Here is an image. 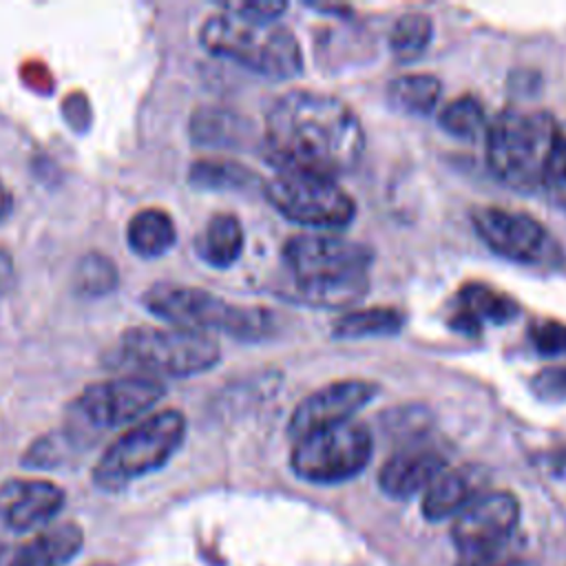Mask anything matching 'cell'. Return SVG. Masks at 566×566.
I'll return each instance as SVG.
<instances>
[{"label":"cell","instance_id":"9c48e42d","mask_svg":"<svg viewBox=\"0 0 566 566\" xmlns=\"http://www.w3.org/2000/svg\"><path fill=\"white\" fill-rule=\"evenodd\" d=\"M263 195L285 219L305 228H345L356 214L354 199L336 179L310 172L276 170L263 184Z\"/></svg>","mask_w":566,"mask_h":566},{"label":"cell","instance_id":"5b68a950","mask_svg":"<svg viewBox=\"0 0 566 566\" xmlns=\"http://www.w3.org/2000/svg\"><path fill=\"white\" fill-rule=\"evenodd\" d=\"M186 438V418L177 409H164L126 429L97 460L93 482L104 491H119L161 469Z\"/></svg>","mask_w":566,"mask_h":566},{"label":"cell","instance_id":"52a82bcc","mask_svg":"<svg viewBox=\"0 0 566 566\" xmlns=\"http://www.w3.org/2000/svg\"><path fill=\"white\" fill-rule=\"evenodd\" d=\"M117 356L144 371V376L186 378L212 369L221 358V349L206 332L137 325L122 334Z\"/></svg>","mask_w":566,"mask_h":566},{"label":"cell","instance_id":"44dd1931","mask_svg":"<svg viewBox=\"0 0 566 566\" xmlns=\"http://www.w3.org/2000/svg\"><path fill=\"white\" fill-rule=\"evenodd\" d=\"M442 93V84L438 77L429 73H409L394 77L387 86L389 102L411 115H429L433 113Z\"/></svg>","mask_w":566,"mask_h":566},{"label":"cell","instance_id":"f1b7e54d","mask_svg":"<svg viewBox=\"0 0 566 566\" xmlns=\"http://www.w3.org/2000/svg\"><path fill=\"white\" fill-rule=\"evenodd\" d=\"M517 559H520L517 548H513V539H511L500 546L462 553L455 566H515Z\"/></svg>","mask_w":566,"mask_h":566},{"label":"cell","instance_id":"3957f363","mask_svg":"<svg viewBox=\"0 0 566 566\" xmlns=\"http://www.w3.org/2000/svg\"><path fill=\"white\" fill-rule=\"evenodd\" d=\"M562 130L548 111L506 108L486 126V161L511 188L544 186Z\"/></svg>","mask_w":566,"mask_h":566},{"label":"cell","instance_id":"8992f818","mask_svg":"<svg viewBox=\"0 0 566 566\" xmlns=\"http://www.w3.org/2000/svg\"><path fill=\"white\" fill-rule=\"evenodd\" d=\"M144 307L170 323L195 332H226L234 338H259L270 327V314L261 307H239L221 296L179 283H155L142 296Z\"/></svg>","mask_w":566,"mask_h":566},{"label":"cell","instance_id":"5bb4252c","mask_svg":"<svg viewBox=\"0 0 566 566\" xmlns=\"http://www.w3.org/2000/svg\"><path fill=\"white\" fill-rule=\"evenodd\" d=\"M64 504V491L49 480L13 478L0 484V517L18 533L53 520Z\"/></svg>","mask_w":566,"mask_h":566},{"label":"cell","instance_id":"277c9868","mask_svg":"<svg viewBox=\"0 0 566 566\" xmlns=\"http://www.w3.org/2000/svg\"><path fill=\"white\" fill-rule=\"evenodd\" d=\"M201 46L270 80H290L303 71V51L294 33L279 22H256L221 11L199 29Z\"/></svg>","mask_w":566,"mask_h":566},{"label":"cell","instance_id":"d590c367","mask_svg":"<svg viewBox=\"0 0 566 566\" xmlns=\"http://www.w3.org/2000/svg\"><path fill=\"white\" fill-rule=\"evenodd\" d=\"M93 566H111V564H104V562H99V564H93Z\"/></svg>","mask_w":566,"mask_h":566},{"label":"cell","instance_id":"484cf974","mask_svg":"<svg viewBox=\"0 0 566 566\" xmlns=\"http://www.w3.org/2000/svg\"><path fill=\"white\" fill-rule=\"evenodd\" d=\"M73 283L84 296H104L117 285V268L108 256L99 252H88L80 259Z\"/></svg>","mask_w":566,"mask_h":566},{"label":"cell","instance_id":"6da1fadb","mask_svg":"<svg viewBox=\"0 0 566 566\" xmlns=\"http://www.w3.org/2000/svg\"><path fill=\"white\" fill-rule=\"evenodd\" d=\"M265 146L279 170L336 179L358 166L365 130L343 99L298 88L268 108Z\"/></svg>","mask_w":566,"mask_h":566},{"label":"cell","instance_id":"d6a6232c","mask_svg":"<svg viewBox=\"0 0 566 566\" xmlns=\"http://www.w3.org/2000/svg\"><path fill=\"white\" fill-rule=\"evenodd\" d=\"M9 566H49V562L44 559V555H42L38 542L33 539V542L24 544V546L15 553V557L11 559Z\"/></svg>","mask_w":566,"mask_h":566},{"label":"cell","instance_id":"ac0fdd59","mask_svg":"<svg viewBox=\"0 0 566 566\" xmlns=\"http://www.w3.org/2000/svg\"><path fill=\"white\" fill-rule=\"evenodd\" d=\"M177 241V228L168 212L159 208H144L135 212L126 226L128 248L144 259L166 254Z\"/></svg>","mask_w":566,"mask_h":566},{"label":"cell","instance_id":"7a4b0ae2","mask_svg":"<svg viewBox=\"0 0 566 566\" xmlns=\"http://www.w3.org/2000/svg\"><path fill=\"white\" fill-rule=\"evenodd\" d=\"M283 259L294 276L296 294L314 307H345L369 290V245L336 234H296L287 239Z\"/></svg>","mask_w":566,"mask_h":566},{"label":"cell","instance_id":"cb8c5ba5","mask_svg":"<svg viewBox=\"0 0 566 566\" xmlns=\"http://www.w3.org/2000/svg\"><path fill=\"white\" fill-rule=\"evenodd\" d=\"M188 179L197 188L208 190H241L256 181V175L241 164L221 159H199L190 166Z\"/></svg>","mask_w":566,"mask_h":566},{"label":"cell","instance_id":"30bf717a","mask_svg":"<svg viewBox=\"0 0 566 566\" xmlns=\"http://www.w3.org/2000/svg\"><path fill=\"white\" fill-rule=\"evenodd\" d=\"M164 394L159 378L130 374L88 385L75 400V409L91 427L115 429L142 418Z\"/></svg>","mask_w":566,"mask_h":566},{"label":"cell","instance_id":"1f68e13d","mask_svg":"<svg viewBox=\"0 0 566 566\" xmlns=\"http://www.w3.org/2000/svg\"><path fill=\"white\" fill-rule=\"evenodd\" d=\"M544 186H551L553 190L566 195V135H562L559 144L555 148V155H553V161H551Z\"/></svg>","mask_w":566,"mask_h":566},{"label":"cell","instance_id":"e0dca14e","mask_svg":"<svg viewBox=\"0 0 566 566\" xmlns=\"http://www.w3.org/2000/svg\"><path fill=\"white\" fill-rule=\"evenodd\" d=\"M190 135L201 146L245 148L252 139V126L232 111L203 106L190 117Z\"/></svg>","mask_w":566,"mask_h":566},{"label":"cell","instance_id":"ba28073f","mask_svg":"<svg viewBox=\"0 0 566 566\" xmlns=\"http://www.w3.org/2000/svg\"><path fill=\"white\" fill-rule=\"evenodd\" d=\"M374 440L365 424L347 420L327 429L312 431L296 440L290 467L314 484H338L358 475L371 460Z\"/></svg>","mask_w":566,"mask_h":566},{"label":"cell","instance_id":"836d02e7","mask_svg":"<svg viewBox=\"0 0 566 566\" xmlns=\"http://www.w3.org/2000/svg\"><path fill=\"white\" fill-rule=\"evenodd\" d=\"M15 281V268H13V259L9 256V252L0 250V296H4Z\"/></svg>","mask_w":566,"mask_h":566},{"label":"cell","instance_id":"603a6c76","mask_svg":"<svg viewBox=\"0 0 566 566\" xmlns=\"http://www.w3.org/2000/svg\"><path fill=\"white\" fill-rule=\"evenodd\" d=\"M433 38V22L427 13L400 15L389 33V49L396 60L413 62L420 57Z\"/></svg>","mask_w":566,"mask_h":566},{"label":"cell","instance_id":"83f0119b","mask_svg":"<svg viewBox=\"0 0 566 566\" xmlns=\"http://www.w3.org/2000/svg\"><path fill=\"white\" fill-rule=\"evenodd\" d=\"M531 340L544 356L566 354V325L559 321H542L531 327Z\"/></svg>","mask_w":566,"mask_h":566},{"label":"cell","instance_id":"8fae6325","mask_svg":"<svg viewBox=\"0 0 566 566\" xmlns=\"http://www.w3.org/2000/svg\"><path fill=\"white\" fill-rule=\"evenodd\" d=\"M471 223L491 252L515 263H539L553 250L546 228L526 212L478 206L471 210Z\"/></svg>","mask_w":566,"mask_h":566},{"label":"cell","instance_id":"4fadbf2b","mask_svg":"<svg viewBox=\"0 0 566 566\" xmlns=\"http://www.w3.org/2000/svg\"><path fill=\"white\" fill-rule=\"evenodd\" d=\"M378 385L363 378H345L321 387L303 398L290 416L287 431L292 438H303L312 431L327 429L352 420V416L374 400Z\"/></svg>","mask_w":566,"mask_h":566},{"label":"cell","instance_id":"7402d4cb","mask_svg":"<svg viewBox=\"0 0 566 566\" xmlns=\"http://www.w3.org/2000/svg\"><path fill=\"white\" fill-rule=\"evenodd\" d=\"M462 310L473 316L478 323H509L520 314V305L504 292L486 283H467L460 292Z\"/></svg>","mask_w":566,"mask_h":566},{"label":"cell","instance_id":"d4e9b609","mask_svg":"<svg viewBox=\"0 0 566 566\" xmlns=\"http://www.w3.org/2000/svg\"><path fill=\"white\" fill-rule=\"evenodd\" d=\"M440 126L451 133L453 137L471 139L486 126V115L482 108V102L473 95H460L451 99L438 117Z\"/></svg>","mask_w":566,"mask_h":566},{"label":"cell","instance_id":"e575fe53","mask_svg":"<svg viewBox=\"0 0 566 566\" xmlns=\"http://www.w3.org/2000/svg\"><path fill=\"white\" fill-rule=\"evenodd\" d=\"M11 208H13V197L7 190V186L0 181V221L11 212Z\"/></svg>","mask_w":566,"mask_h":566},{"label":"cell","instance_id":"f546056e","mask_svg":"<svg viewBox=\"0 0 566 566\" xmlns=\"http://www.w3.org/2000/svg\"><path fill=\"white\" fill-rule=\"evenodd\" d=\"M287 9L281 0H239V2H226L223 11L243 15L248 20L256 22H276V18Z\"/></svg>","mask_w":566,"mask_h":566},{"label":"cell","instance_id":"7c38bea8","mask_svg":"<svg viewBox=\"0 0 566 566\" xmlns=\"http://www.w3.org/2000/svg\"><path fill=\"white\" fill-rule=\"evenodd\" d=\"M520 522V502L509 491H491L469 502L453 520L451 537L460 553L511 542Z\"/></svg>","mask_w":566,"mask_h":566},{"label":"cell","instance_id":"d6986e66","mask_svg":"<svg viewBox=\"0 0 566 566\" xmlns=\"http://www.w3.org/2000/svg\"><path fill=\"white\" fill-rule=\"evenodd\" d=\"M243 250V228L230 212H217L208 219L197 239L199 256L212 268H230Z\"/></svg>","mask_w":566,"mask_h":566},{"label":"cell","instance_id":"2e32d148","mask_svg":"<svg viewBox=\"0 0 566 566\" xmlns=\"http://www.w3.org/2000/svg\"><path fill=\"white\" fill-rule=\"evenodd\" d=\"M447 469V460L436 449H422L411 447L396 455H391L380 473L378 484L389 497H411L420 491H427V486Z\"/></svg>","mask_w":566,"mask_h":566},{"label":"cell","instance_id":"ffe728a7","mask_svg":"<svg viewBox=\"0 0 566 566\" xmlns=\"http://www.w3.org/2000/svg\"><path fill=\"white\" fill-rule=\"evenodd\" d=\"M405 325V314L396 307H363L343 314L334 321L332 334L336 338H371L398 334Z\"/></svg>","mask_w":566,"mask_h":566},{"label":"cell","instance_id":"9a60e30c","mask_svg":"<svg viewBox=\"0 0 566 566\" xmlns=\"http://www.w3.org/2000/svg\"><path fill=\"white\" fill-rule=\"evenodd\" d=\"M486 480V469L480 464L444 469L422 495V515L431 522L455 517L469 502L482 495Z\"/></svg>","mask_w":566,"mask_h":566},{"label":"cell","instance_id":"4316f807","mask_svg":"<svg viewBox=\"0 0 566 566\" xmlns=\"http://www.w3.org/2000/svg\"><path fill=\"white\" fill-rule=\"evenodd\" d=\"M35 542L49 566H57L73 559L80 553L84 544V533L75 522H62L42 531L35 537Z\"/></svg>","mask_w":566,"mask_h":566},{"label":"cell","instance_id":"4dcf8cb0","mask_svg":"<svg viewBox=\"0 0 566 566\" xmlns=\"http://www.w3.org/2000/svg\"><path fill=\"white\" fill-rule=\"evenodd\" d=\"M533 391L546 402H559L566 398V365L544 367L533 378Z\"/></svg>","mask_w":566,"mask_h":566}]
</instances>
